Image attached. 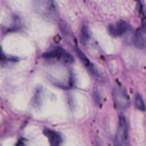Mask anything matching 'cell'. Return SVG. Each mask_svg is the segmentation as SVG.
<instances>
[{
    "instance_id": "obj_2",
    "label": "cell",
    "mask_w": 146,
    "mask_h": 146,
    "mask_svg": "<svg viewBox=\"0 0 146 146\" xmlns=\"http://www.w3.org/2000/svg\"><path fill=\"white\" fill-rule=\"evenodd\" d=\"M115 146H128V127L127 120L123 115H120L119 117Z\"/></svg>"
},
{
    "instance_id": "obj_4",
    "label": "cell",
    "mask_w": 146,
    "mask_h": 146,
    "mask_svg": "<svg viewBox=\"0 0 146 146\" xmlns=\"http://www.w3.org/2000/svg\"><path fill=\"white\" fill-rule=\"evenodd\" d=\"M129 24L125 21H119L115 23L110 24L109 26V33L113 37H119L127 33L129 29Z\"/></svg>"
},
{
    "instance_id": "obj_7",
    "label": "cell",
    "mask_w": 146,
    "mask_h": 146,
    "mask_svg": "<svg viewBox=\"0 0 146 146\" xmlns=\"http://www.w3.org/2000/svg\"><path fill=\"white\" fill-rule=\"evenodd\" d=\"M19 62V58L7 55L3 52L2 47L0 46V66L6 67L13 63H16Z\"/></svg>"
},
{
    "instance_id": "obj_3",
    "label": "cell",
    "mask_w": 146,
    "mask_h": 146,
    "mask_svg": "<svg viewBox=\"0 0 146 146\" xmlns=\"http://www.w3.org/2000/svg\"><path fill=\"white\" fill-rule=\"evenodd\" d=\"M112 98L115 105L118 110H125L130 106L131 102L127 92L120 86H115L113 88Z\"/></svg>"
},
{
    "instance_id": "obj_8",
    "label": "cell",
    "mask_w": 146,
    "mask_h": 146,
    "mask_svg": "<svg viewBox=\"0 0 146 146\" xmlns=\"http://www.w3.org/2000/svg\"><path fill=\"white\" fill-rule=\"evenodd\" d=\"M134 104H135V107L141 111H145L146 106L145 104V101L142 98V96L140 94H137L135 96V100H134Z\"/></svg>"
},
{
    "instance_id": "obj_9",
    "label": "cell",
    "mask_w": 146,
    "mask_h": 146,
    "mask_svg": "<svg viewBox=\"0 0 146 146\" xmlns=\"http://www.w3.org/2000/svg\"><path fill=\"white\" fill-rule=\"evenodd\" d=\"M80 38L83 43L86 42L89 38V33H88V30L86 27H83L81 30V34H80Z\"/></svg>"
},
{
    "instance_id": "obj_6",
    "label": "cell",
    "mask_w": 146,
    "mask_h": 146,
    "mask_svg": "<svg viewBox=\"0 0 146 146\" xmlns=\"http://www.w3.org/2000/svg\"><path fill=\"white\" fill-rule=\"evenodd\" d=\"M43 133L47 138L50 146H62V137L60 133L49 128H44Z\"/></svg>"
},
{
    "instance_id": "obj_5",
    "label": "cell",
    "mask_w": 146,
    "mask_h": 146,
    "mask_svg": "<svg viewBox=\"0 0 146 146\" xmlns=\"http://www.w3.org/2000/svg\"><path fill=\"white\" fill-rule=\"evenodd\" d=\"M133 44L139 48L145 49L146 48V25H142L139 28H138L133 37Z\"/></svg>"
},
{
    "instance_id": "obj_10",
    "label": "cell",
    "mask_w": 146,
    "mask_h": 146,
    "mask_svg": "<svg viewBox=\"0 0 146 146\" xmlns=\"http://www.w3.org/2000/svg\"><path fill=\"white\" fill-rule=\"evenodd\" d=\"M15 146H26V145H25V143L23 142V139H20V140H19V142L16 144V145Z\"/></svg>"
},
{
    "instance_id": "obj_1",
    "label": "cell",
    "mask_w": 146,
    "mask_h": 146,
    "mask_svg": "<svg viewBox=\"0 0 146 146\" xmlns=\"http://www.w3.org/2000/svg\"><path fill=\"white\" fill-rule=\"evenodd\" d=\"M42 57L46 62L54 65H69L74 61V57L62 47H56L53 50L43 54Z\"/></svg>"
}]
</instances>
